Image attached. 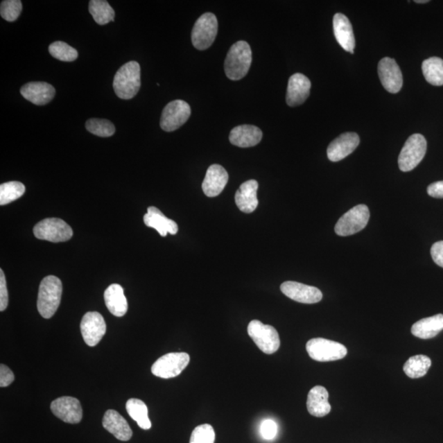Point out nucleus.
<instances>
[{
  "instance_id": "1",
  "label": "nucleus",
  "mask_w": 443,
  "mask_h": 443,
  "mask_svg": "<svg viewBox=\"0 0 443 443\" xmlns=\"http://www.w3.org/2000/svg\"><path fill=\"white\" fill-rule=\"evenodd\" d=\"M62 284L59 277L47 276L40 283L37 309L44 319H51L55 314L61 302Z\"/></svg>"
},
{
  "instance_id": "2",
  "label": "nucleus",
  "mask_w": 443,
  "mask_h": 443,
  "mask_svg": "<svg viewBox=\"0 0 443 443\" xmlns=\"http://www.w3.org/2000/svg\"><path fill=\"white\" fill-rule=\"evenodd\" d=\"M252 62V51L247 42L241 40L232 44L225 62L227 77L232 80L243 78L248 73Z\"/></svg>"
},
{
  "instance_id": "3",
  "label": "nucleus",
  "mask_w": 443,
  "mask_h": 443,
  "mask_svg": "<svg viewBox=\"0 0 443 443\" xmlns=\"http://www.w3.org/2000/svg\"><path fill=\"white\" fill-rule=\"evenodd\" d=\"M141 85V67L136 61L128 62L121 67L114 76V92L123 100H130L137 96Z\"/></svg>"
},
{
  "instance_id": "4",
  "label": "nucleus",
  "mask_w": 443,
  "mask_h": 443,
  "mask_svg": "<svg viewBox=\"0 0 443 443\" xmlns=\"http://www.w3.org/2000/svg\"><path fill=\"white\" fill-rule=\"evenodd\" d=\"M427 151V141L422 134H414L405 143L398 158L402 172H410L418 166Z\"/></svg>"
},
{
  "instance_id": "5",
  "label": "nucleus",
  "mask_w": 443,
  "mask_h": 443,
  "mask_svg": "<svg viewBox=\"0 0 443 443\" xmlns=\"http://www.w3.org/2000/svg\"><path fill=\"white\" fill-rule=\"evenodd\" d=\"M248 334L254 342L267 355L274 354L280 347L279 333L274 327L263 324L259 320L250 322L247 328Z\"/></svg>"
},
{
  "instance_id": "6",
  "label": "nucleus",
  "mask_w": 443,
  "mask_h": 443,
  "mask_svg": "<svg viewBox=\"0 0 443 443\" xmlns=\"http://www.w3.org/2000/svg\"><path fill=\"white\" fill-rule=\"evenodd\" d=\"M306 351L311 359L320 362L342 360L347 355V349L344 345L321 338L308 341Z\"/></svg>"
},
{
  "instance_id": "7",
  "label": "nucleus",
  "mask_w": 443,
  "mask_h": 443,
  "mask_svg": "<svg viewBox=\"0 0 443 443\" xmlns=\"http://www.w3.org/2000/svg\"><path fill=\"white\" fill-rule=\"evenodd\" d=\"M33 231L37 238L55 243L69 241L73 235L68 223L57 218L44 219L35 226Z\"/></svg>"
},
{
  "instance_id": "8",
  "label": "nucleus",
  "mask_w": 443,
  "mask_h": 443,
  "mask_svg": "<svg viewBox=\"0 0 443 443\" xmlns=\"http://www.w3.org/2000/svg\"><path fill=\"white\" fill-rule=\"evenodd\" d=\"M218 20L212 12L205 13L196 21L191 33L192 44L199 51H205L216 38L218 33Z\"/></svg>"
},
{
  "instance_id": "9",
  "label": "nucleus",
  "mask_w": 443,
  "mask_h": 443,
  "mask_svg": "<svg viewBox=\"0 0 443 443\" xmlns=\"http://www.w3.org/2000/svg\"><path fill=\"white\" fill-rule=\"evenodd\" d=\"M370 216V210L366 205H356L339 218L335 226V232L341 236L356 234L368 225Z\"/></svg>"
},
{
  "instance_id": "10",
  "label": "nucleus",
  "mask_w": 443,
  "mask_h": 443,
  "mask_svg": "<svg viewBox=\"0 0 443 443\" xmlns=\"http://www.w3.org/2000/svg\"><path fill=\"white\" fill-rule=\"evenodd\" d=\"M190 363V356L185 352H172L159 358L151 367V372L161 379L175 378Z\"/></svg>"
},
{
  "instance_id": "11",
  "label": "nucleus",
  "mask_w": 443,
  "mask_h": 443,
  "mask_svg": "<svg viewBox=\"0 0 443 443\" xmlns=\"http://www.w3.org/2000/svg\"><path fill=\"white\" fill-rule=\"evenodd\" d=\"M191 113V107L186 101L177 100L170 102L161 115L160 127L165 132L176 131L189 119Z\"/></svg>"
},
{
  "instance_id": "12",
  "label": "nucleus",
  "mask_w": 443,
  "mask_h": 443,
  "mask_svg": "<svg viewBox=\"0 0 443 443\" xmlns=\"http://www.w3.org/2000/svg\"><path fill=\"white\" fill-rule=\"evenodd\" d=\"M80 332L89 347H96L106 333L104 317L98 312H87L80 322Z\"/></svg>"
},
{
  "instance_id": "13",
  "label": "nucleus",
  "mask_w": 443,
  "mask_h": 443,
  "mask_svg": "<svg viewBox=\"0 0 443 443\" xmlns=\"http://www.w3.org/2000/svg\"><path fill=\"white\" fill-rule=\"evenodd\" d=\"M51 409L56 417L69 424H78L82 419V407L77 398L62 397L53 401Z\"/></svg>"
},
{
  "instance_id": "14",
  "label": "nucleus",
  "mask_w": 443,
  "mask_h": 443,
  "mask_svg": "<svg viewBox=\"0 0 443 443\" xmlns=\"http://www.w3.org/2000/svg\"><path fill=\"white\" fill-rule=\"evenodd\" d=\"M281 290L286 297L303 304H315L323 298L321 290L315 286L297 281H288L281 285Z\"/></svg>"
},
{
  "instance_id": "15",
  "label": "nucleus",
  "mask_w": 443,
  "mask_h": 443,
  "mask_svg": "<svg viewBox=\"0 0 443 443\" xmlns=\"http://www.w3.org/2000/svg\"><path fill=\"white\" fill-rule=\"evenodd\" d=\"M378 71L379 79L385 89L392 94L401 91L403 85V78L395 60L388 57L383 58L379 62Z\"/></svg>"
},
{
  "instance_id": "16",
  "label": "nucleus",
  "mask_w": 443,
  "mask_h": 443,
  "mask_svg": "<svg viewBox=\"0 0 443 443\" xmlns=\"http://www.w3.org/2000/svg\"><path fill=\"white\" fill-rule=\"evenodd\" d=\"M360 144V137L355 132H347L336 138L327 150L328 158L332 162H338L354 152Z\"/></svg>"
},
{
  "instance_id": "17",
  "label": "nucleus",
  "mask_w": 443,
  "mask_h": 443,
  "mask_svg": "<svg viewBox=\"0 0 443 443\" xmlns=\"http://www.w3.org/2000/svg\"><path fill=\"white\" fill-rule=\"evenodd\" d=\"M311 82L302 73H295L289 78L286 101L290 107L301 105L310 96Z\"/></svg>"
},
{
  "instance_id": "18",
  "label": "nucleus",
  "mask_w": 443,
  "mask_h": 443,
  "mask_svg": "<svg viewBox=\"0 0 443 443\" xmlns=\"http://www.w3.org/2000/svg\"><path fill=\"white\" fill-rule=\"evenodd\" d=\"M333 31L336 40L344 51L354 53V33L350 20L342 13H336L333 17Z\"/></svg>"
},
{
  "instance_id": "19",
  "label": "nucleus",
  "mask_w": 443,
  "mask_h": 443,
  "mask_svg": "<svg viewBox=\"0 0 443 443\" xmlns=\"http://www.w3.org/2000/svg\"><path fill=\"white\" fill-rule=\"evenodd\" d=\"M21 96L37 105L49 104L55 96V89L47 82H33L21 88Z\"/></svg>"
},
{
  "instance_id": "20",
  "label": "nucleus",
  "mask_w": 443,
  "mask_h": 443,
  "mask_svg": "<svg viewBox=\"0 0 443 443\" xmlns=\"http://www.w3.org/2000/svg\"><path fill=\"white\" fill-rule=\"evenodd\" d=\"M228 182V173L225 168L218 164L210 166L202 183V189L205 196L216 197L225 189Z\"/></svg>"
},
{
  "instance_id": "21",
  "label": "nucleus",
  "mask_w": 443,
  "mask_h": 443,
  "mask_svg": "<svg viewBox=\"0 0 443 443\" xmlns=\"http://www.w3.org/2000/svg\"><path fill=\"white\" fill-rule=\"evenodd\" d=\"M259 183L256 180L246 181L241 185L235 195L236 207L241 212L250 214L257 209L259 201L257 191Z\"/></svg>"
},
{
  "instance_id": "22",
  "label": "nucleus",
  "mask_w": 443,
  "mask_h": 443,
  "mask_svg": "<svg viewBox=\"0 0 443 443\" xmlns=\"http://www.w3.org/2000/svg\"><path fill=\"white\" fill-rule=\"evenodd\" d=\"M103 426L120 441L127 442L132 437V431L127 420L116 410L106 411L103 418Z\"/></svg>"
},
{
  "instance_id": "23",
  "label": "nucleus",
  "mask_w": 443,
  "mask_h": 443,
  "mask_svg": "<svg viewBox=\"0 0 443 443\" xmlns=\"http://www.w3.org/2000/svg\"><path fill=\"white\" fill-rule=\"evenodd\" d=\"M262 137V131L259 128L252 125H241L232 130L229 141L234 146L249 148L258 145Z\"/></svg>"
},
{
  "instance_id": "24",
  "label": "nucleus",
  "mask_w": 443,
  "mask_h": 443,
  "mask_svg": "<svg viewBox=\"0 0 443 443\" xmlns=\"http://www.w3.org/2000/svg\"><path fill=\"white\" fill-rule=\"evenodd\" d=\"M144 223L147 227L155 228L161 236H166L168 234H177L178 226L172 219L168 218L158 208L150 207L147 209L144 216Z\"/></svg>"
},
{
  "instance_id": "25",
  "label": "nucleus",
  "mask_w": 443,
  "mask_h": 443,
  "mask_svg": "<svg viewBox=\"0 0 443 443\" xmlns=\"http://www.w3.org/2000/svg\"><path fill=\"white\" fill-rule=\"evenodd\" d=\"M329 392L322 386H315L311 389L307 397V410L315 417H324L331 411L329 402Z\"/></svg>"
},
{
  "instance_id": "26",
  "label": "nucleus",
  "mask_w": 443,
  "mask_h": 443,
  "mask_svg": "<svg viewBox=\"0 0 443 443\" xmlns=\"http://www.w3.org/2000/svg\"><path fill=\"white\" fill-rule=\"evenodd\" d=\"M105 302L112 315L123 317L128 310V304L123 293V288L119 284H112L105 290Z\"/></svg>"
},
{
  "instance_id": "27",
  "label": "nucleus",
  "mask_w": 443,
  "mask_h": 443,
  "mask_svg": "<svg viewBox=\"0 0 443 443\" xmlns=\"http://www.w3.org/2000/svg\"><path fill=\"white\" fill-rule=\"evenodd\" d=\"M443 330V315L438 314L416 322L411 333L422 339H431Z\"/></svg>"
},
{
  "instance_id": "28",
  "label": "nucleus",
  "mask_w": 443,
  "mask_h": 443,
  "mask_svg": "<svg viewBox=\"0 0 443 443\" xmlns=\"http://www.w3.org/2000/svg\"><path fill=\"white\" fill-rule=\"evenodd\" d=\"M422 71L425 80L433 86L440 87L443 85V60L438 57H432L424 60Z\"/></svg>"
},
{
  "instance_id": "29",
  "label": "nucleus",
  "mask_w": 443,
  "mask_h": 443,
  "mask_svg": "<svg viewBox=\"0 0 443 443\" xmlns=\"http://www.w3.org/2000/svg\"><path fill=\"white\" fill-rule=\"evenodd\" d=\"M126 409L130 417L135 420L139 427L144 431L151 428V422L148 415V407L144 401L132 398L128 401Z\"/></svg>"
},
{
  "instance_id": "30",
  "label": "nucleus",
  "mask_w": 443,
  "mask_h": 443,
  "mask_svg": "<svg viewBox=\"0 0 443 443\" xmlns=\"http://www.w3.org/2000/svg\"><path fill=\"white\" fill-rule=\"evenodd\" d=\"M89 11L98 25H106L114 21V8L105 0H92L89 3Z\"/></svg>"
},
{
  "instance_id": "31",
  "label": "nucleus",
  "mask_w": 443,
  "mask_h": 443,
  "mask_svg": "<svg viewBox=\"0 0 443 443\" xmlns=\"http://www.w3.org/2000/svg\"><path fill=\"white\" fill-rule=\"evenodd\" d=\"M432 361L427 356L417 355L410 357L404 365L405 374L410 379L422 378L428 373Z\"/></svg>"
},
{
  "instance_id": "32",
  "label": "nucleus",
  "mask_w": 443,
  "mask_h": 443,
  "mask_svg": "<svg viewBox=\"0 0 443 443\" xmlns=\"http://www.w3.org/2000/svg\"><path fill=\"white\" fill-rule=\"evenodd\" d=\"M26 187L20 182H8L0 186V205L12 202L24 195Z\"/></svg>"
},
{
  "instance_id": "33",
  "label": "nucleus",
  "mask_w": 443,
  "mask_h": 443,
  "mask_svg": "<svg viewBox=\"0 0 443 443\" xmlns=\"http://www.w3.org/2000/svg\"><path fill=\"white\" fill-rule=\"evenodd\" d=\"M49 51L53 58L62 62H73L78 57V53L74 48L62 42L52 43Z\"/></svg>"
},
{
  "instance_id": "34",
  "label": "nucleus",
  "mask_w": 443,
  "mask_h": 443,
  "mask_svg": "<svg viewBox=\"0 0 443 443\" xmlns=\"http://www.w3.org/2000/svg\"><path fill=\"white\" fill-rule=\"evenodd\" d=\"M86 128L88 132L101 137H112L116 131L114 125L106 119H89L86 123Z\"/></svg>"
},
{
  "instance_id": "35",
  "label": "nucleus",
  "mask_w": 443,
  "mask_h": 443,
  "mask_svg": "<svg viewBox=\"0 0 443 443\" xmlns=\"http://www.w3.org/2000/svg\"><path fill=\"white\" fill-rule=\"evenodd\" d=\"M216 432L208 424L197 426L191 433L190 443H214Z\"/></svg>"
},
{
  "instance_id": "36",
  "label": "nucleus",
  "mask_w": 443,
  "mask_h": 443,
  "mask_svg": "<svg viewBox=\"0 0 443 443\" xmlns=\"http://www.w3.org/2000/svg\"><path fill=\"white\" fill-rule=\"evenodd\" d=\"M22 3L20 0H4L0 6V13L4 20L15 21L21 15Z\"/></svg>"
},
{
  "instance_id": "37",
  "label": "nucleus",
  "mask_w": 443,
  "mask_h": 443,
  "mask_svg": "<svg viewBox=\"0 0 443 443\" xmlns=\"http://www.w3.org/2000/svg\"><path fill=\"white\" fill-rule=\"evenodd\" d=\"M277 424L272 419L263 420L261 425V434L263 440H272L277 435Z\"/></svg>"
},
{
  "instance_id": "38",
  "label": "nucleus",
  "mask_w": 443,
  "mask_h": 443,
  "mask_svg": "<svg viewBox=\"0 0 443 443\" xmlns=\"http://www.w3.org/2000/svg\"><path fill=\"white\" fill-rule=\"evenodd\" d=\"M8 305V293L6 275H4L3 271L0 270V311H6Z\"/></svg>"
},
{
  "instance_id": "39",
  "label": "nucleus",
  "mask_w": 443,
  "mask_h": 443,
  "mask_svg": "<svg viewBox=\"0 0 443 443\" xmlns=\"http://www.w3.org/2000/svg\"><path fill=\"white\" fill-rule=\"evenodd\" d=\"M15 374L6 365H0V387L6 388L15 381Z\"/></svg>"
},
{
  "instance_id": "40",
  "label": "nucleus",
  "mask_w": 443,
  "mask_h": 443,
  "mask_svg": "<svg viewBox=\"0 0 443 443\" xmlns=\"http://www.w3.org/2000/svg\"><path fill=\"white\" fill-rule=\"evenodd\" d=\"M431 256L433 261L438 266L443 268V241L434 243L431 248Z\"/></svg>"
},
{
  "instance_id": "41",
  "label": "nucleus",
  "mask_w": 443,
  "mask_h": 443,
  "mask_svg": "<svg viewBox=\"0 0 443 443\" xmlns=\"http://www.w3.org/2000/svg\"><path fill=\"white\" fill-rule=\"evenodd\" d=\"M427 192L433 198H443V181L432 183L428 186Z\"/></svg>"
},
{
  "instance_id": "42",
  "label": "nucleus",
  "mask_w": 443,
  "mask_h": 443,
  "mask_svg": "<svg viewBox=\"0 0 443 443\" xmlns=\"http://www.w3.org/2000/svg\"><path fill=\"white\" fill-rule=\"evenodd\" d=\"M415 3H428V0H416V1H415Z\"/></svg>"
}]
</instances>
